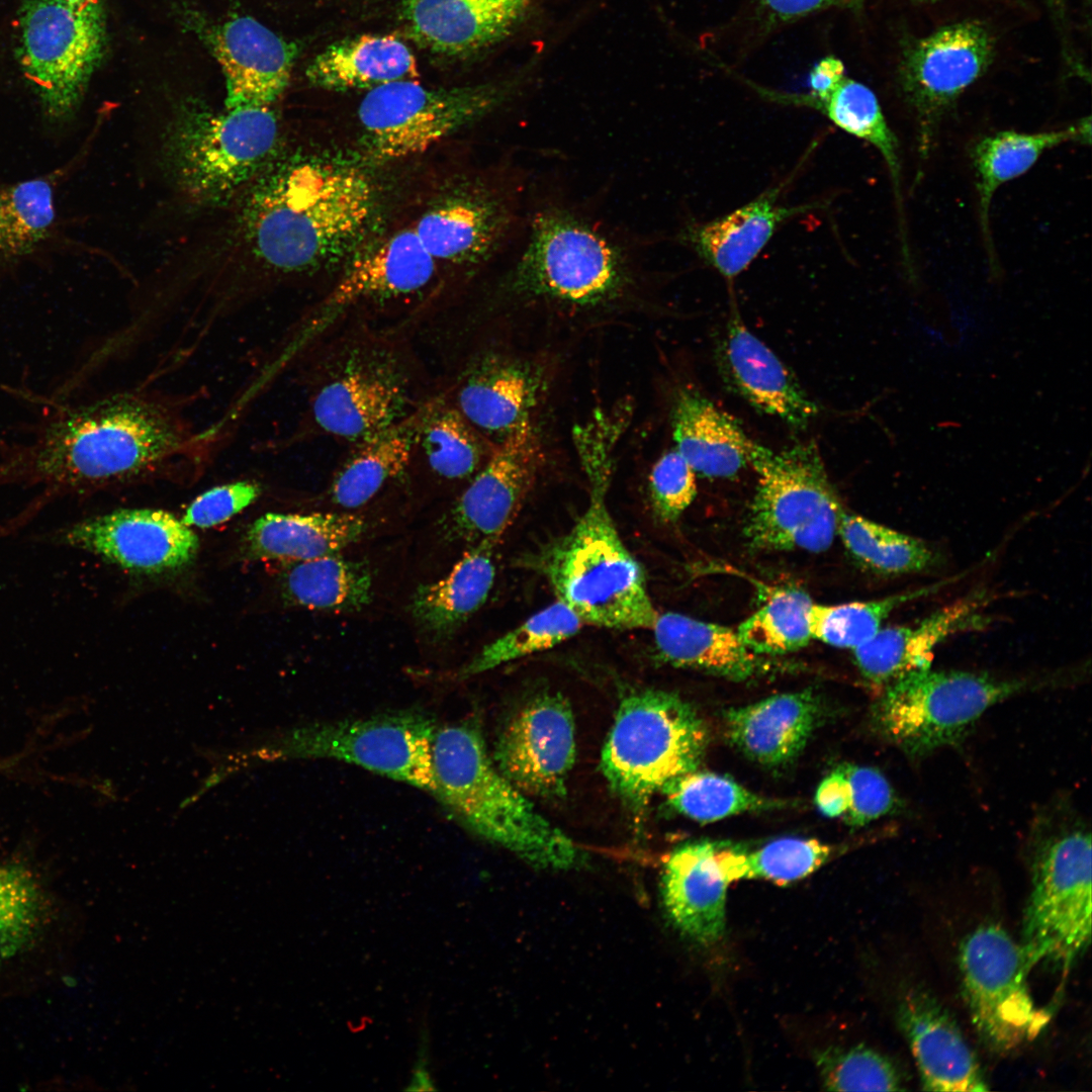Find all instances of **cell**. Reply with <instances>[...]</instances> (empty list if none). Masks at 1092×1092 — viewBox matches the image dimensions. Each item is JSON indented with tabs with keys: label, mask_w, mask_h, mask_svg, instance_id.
Segmentation results:
<instances>
[{
	"label": "cell",
	"mask_w": 1092,
	"mask_h": 1092,
	"mask_svg": "<svg viewBox=\"0 0 1092 1092\" xmlns=\"http://www.w3.org/2000/svg\"><path fill=\"white\" fill-rule=\"evenodd\" d=\"M187 399L136 384L65 411L0 458V486L41 487L0 523V534H18L60 497L203 463L216 447L187 419Z\"/></svg>",
	"instance_id": "6da1fadb"
},
{
	"label": "cell",
	"mask_w": 1092,
	"mask_h": 1092,
	"mask_svg": "<svg viewBox=\"0 0 1092 1092\" xmlns=\"http://www.w3.org/2000/svg\"><path fill=\"white\" fill-rule=\"evenodd\" d=\"M296 363L303 364L306 408L286 445L318 436L352 445L405 419L438 390L430 389L411 336L396 327L342 324Z\"/></svg>",
	"instance_id": "7a4b0ae2"
},
{
	"label": "cell",
	"mask_w": 1092,
	"mask_h": 1092,
	"mask_svg": "<svg viewBox=\"0 0 1092 1092\" xmlns=\"http://www.w3.org/2000/svg\"><path fill=\"white\" fill-rule=\"evenodd\" d=\"M622 429L621 421L606 414H594L574 428L589 499L570 532L547 550L543 571L558 600L583 624L651 629L658 612L643 569L622 541L607 503Z\"/></svg>",
	"instance_id": "3957f363"
},
{
	"label": "cell",
	"mask_w": 1092,
	"mask_h": 1092,
	"mask_svg": "<svg viewBox=\"0 0 1092 1092\" xmlns=\"http://www.w3.org/2000/svg\"><path fill=\"white\" fill-rule=\"evenodd\" d=\"M505 292L523 302L596 307L625 297L641 277L639 245L581 203L533 186L513 244Z\"/></svg>",
	"instance_id": "277c9868"
},
{
	"label": "cell",
	"mask_w": 1092,
	"mask_h": 1092,
	"mask_svg": "<svg viewBox=\"0 0 1092 1092\" xmlns=\"http://www.w3.org/2000/svg\"><path fill=\"white\" fill-rule=\"evenodd\" d=\"M242 209L254 253L281 272L331 263L364 235L374 192L359 170L323 162L271 164L250 184Z\"/></svg>",
	"instance_id": "5b68a950"
},
{
	"label": "cell",
	"mask_w": 1092,
	"mask_h": 1092,
	"mask_svg": "<svg viewBox=\"0 0 1092 1092\" xmlns=\"http://www.w3.org/2000/svg\"><path fill=\"white\" fill-rule=\"evenodd\" d=\"M432 762L433 795L469 831L543 869L567 870L585 859L499 771L475 722L438 727Z\"/></svg>",
	"instance_id": "8992f818"
},
{
	"label": "cell",
	"mask_w": 1092,
	"mask_h": 1092,
	"mask_svg": "<svg viewBox=\"0 0 1092 1092\" xmlns=\"http://www.w3.org/2000/svg\"><path fill=\"white\" fill-rule=\"evenodd\" d=\"M438 725L416 710L300 725L229 752L238 770L262 761L334 759L434 793L432 746Z\"/></svg>",
	"instance_id": "52a82bcc"
},
{
	"label": "cell",
	"mask_w": 1092,
	"mask_h": 1092,
	"mask_svg": "<svg viewBox=\"0 0 1092 1092\" xmlns=\"http://www.w3.org/2000/svg\"><path fill=\"white\" fill-rule=\"evenodd\" d=\"M278 121L270 106L214 111L188 104L162 134L164 166L187 197L202 204L226 202L274 158Z\"/></svg>",
	"instance_id": "ba28073f"
},
{
	"label": "cell",
	"mask_w": 1092,
	"mask_h": 1092,
	"mask_svg": "<svg viewBox=\"0 0 1092 1092\" xmlns=\"http://www.w3.org/2000/svg\"><path fill=\"white\" fill-rule=\"evenodd\" d=\"M708 736L703 719L678 696L657 690L633 693L619 706L601 767L613 791L639 808L697 770Z\"/></svg>",
	"instance_id": "9c48e42d"
},
{
	"label": "cell",
	"mask_w": 1092,
	"mask_h": 1092,
	"mask_svg": "<svg viewBox=\"0 0 1092 1092\" xmlns=\"http://www.w3.org/2000/svg\"><path fill=\"white\" fill-rule=\"evenodd\" d=\"M526 73L453 88H426L401 80L370 89L358 109L367 156L384 163L428 151L519 96Z\"/></svg>",
	"instance_id": "30bf717a"
},
{
	"label": "cell",
	"mask_w": 1092,
	"mask_h": 1092,
	"mask_svg": "<svg viewBox=\"0 0 1092 1092\" xmlns=\"http://www.w3.org/2000/svg\"><path fill=\"white\" fill-rule=\"evenodd\" d=\"M749 465L757 475L745 525L758 550H827L843 510L817 445L801 443L774 451L754 442Z\"/></svg>",
	"instance_id": "8fae6325"
},
{
	"label": "cell",
	"mask_w": 1092,
	"mask_h": 1092,
	"mask_svg": "<svg viewBox=\"0 0 1092 1092\" xmlns=\"http://www.w3.org/2000/svg\"><path fill=\"white\" fill-rule=\"evenodd\" d=\"M1028 687L988 673L919 669L884 687L875 722L907 755L921 757L953 744L989 708Z\"/></svg>",
	"instance_id": "7c38bea8"
},
{
	"label": "cell",
	"mask_w": 1092,
	"mask_h": 1092,
	"mask_svg": "<svg viewBox=\"0 0 1092 1092\" xmlns=\"http://www.w3.org/2000/svg\"><path fill=\"white\" fill-rule=\"evenodd\" d=\"M17 59L49 115L63 118L80 102L100 64L106 24L100 0H28L18 14Z\"/></svg>",
	"instance_id": "4fadbf2b"
},
{
	"label": "cell",
	"mask_w": 1092,
	"mask_h": 1092,
	"mask_svg": "<svg viewBox=\"0 0 1092 1092\" xmlns=\"http://www.w3.org/2000/svg\"><path fill=\"white\" fill-rule=\"evenodd\" d=\"M1091 912V835L1065 829L1034 859L1020 943L1029 971L1050 964L1068 975L1090 943Z\"/></svg>",
	"instance_id": "5bb4252c"
},
{
	"label": "cell",
	"mask_w": 1092,
	"mask_h": 1092,
	"mask_svg": "<svg viewBox=\"0 0 1092 1092\" xmlns=\"http://www.w3.org/2000/svg\"><path fill=\"white\" fill-rule=\"evenodd\" d=\"M959 966L972 1022L981 1040L998 1053L1032 1039L1049 1017L1029 993L1030 972L1020 946L1002 927L985 924L963 941Z\"/></svg>",
	"instance_id": "9a60e30c"
},
{
	"label": "cell",
	"mask_w": 1092,
	"mask_h": 1092,
	"mask_svg": "<svg viewBox=\"0 0 1092 1092\" xmlns=\"http://www.w3.org/2000/svg\"><path fill=\"white\" fill-rule=\"evenodd\" d=\"M436 260L413 228L401 230L354 260L327 296L289 332L272 356L288 368L313 344L342 325L364 303H386L424 290L434 279Z\"/></svg>",
	"instance_id": "2e32d148"
},
{
	"label": "cell",
	"mask_w": 1092,
	"mask_h": 1092,
	"mask_svg": "<svg viewBox=\"0 0 1092 1092\" xmlns=\"http://www.w3.org/2000/svg\"><path fill=\"white\" fill-rule=\"evenodd\" d=\"M993 54L991 32L972 20L944 25L905 50L899 83L916 120L921 163L929 157L943 117L986 72Z\"/></svg>",
	"instance_id": "e0dca14e"
},
{
	"label": "cell",
	"mask_w": 1092,
	"mask_h": 1092,
	"mask_svg": "<svg viewBox=\"0 0 1092 1092\" xmlns=\"http://www.w3.org/2000/svg\"><path fill=\"white\" fill-rule=\"evenodd\" d=\"M37 542L82 550L123 569L159 574L185 567L195 558L194 532L162 510H117L52 529Z\"/></svg>",
	"instance_id": "ac0fdd59"
},
{
	"label": "cell",
	"mask_w": 1092,
	"mask_h": 1092,
	"mask_svg": "<svg viewBox=\"0 0 1092 1092\" xmlns=\"http://www.w3.org/2000/svg\"><path fill=\"white\" fill-rule=\"evenodd\" d=\"M541 461L542 447L532 422L495 444L442 519L445 537L472 545L497 544L531 491Z\"/></svg>",
	"instance_id": "d6986e66"
},
{
	"label": "cell",
	"mask_w": 1092,
	"mask_h": 1092,
	"mask_svg": "<svg viewBox=\"0 0 1092 1092\" xmlns=\"http://www.w3.org/2000/svg\"><path fill=\"white\" fill-rule=\"evenodd\" d=\"M574 758L572 712L557 694L524 706L502 730L492 756L499 771L522 793L548 799L565 794Z\"/></svg>",
	"instance_id": "ffe728a7"
},
{
	"label": "cell",
	"mask_w": 1092,
	"mask_h": 1092,
	"mask_svg": "<svg viewBox=\"0 0 1092 1092\" xmlns=\"http://www.w3.org/2000/svg\"><path fill=\"white\" fill-rule=\"evenodd\" d=\"M543 382L542 373L533 364L484 352L467 359L442 388L465 419L497 444L531 423Z\"/></svg>",
	"instance_id": "44dd1931"
},
{
	"label": "cell",
	"mask_w": 1092,
	"mask_h": 1092,
	"mask_svg": "<svg viewBox=\"0 0 1092 1092\" xmlns=\"http://www.w3.org/2000/svg\"><path fill=\"white\" fill-rule=\"evenodd\" d=\"M534 0H401L410 36L432 53L470 57L510 37Z\"/></svg>",
	"instance_id": "7402d4cb"
},
{
	"label": "cell",
	"mask_w": 1092,
	"mask_h": 1092,
	"mask_svg": "<svg viewBox=\"0 0 1092 1092\" xmlns=\"http://www.w3.org/2000/svg\"><path fill=\"white\" fill-rule=\"evenodd\" d=\"M226 89L225 107L270 106L286 89L297 48L249 16L210 33Z\"/></svg>",
	"instance_id": "603a6c76"
},
{
	"label": "cell",
	"mask_w": 1092,
	"mask_h": 1092,
	"mask_svg": "<svg viewBox=\"0 0 1092 1092\" xmlns=\"http://www.w3.org/2000/svg\"><path fill=\"white\" fill-rule=\"evenodd\" d=\"M724 381L757 411L795 430L806 429L818 406L779 357L737 317L718 347Z\"/></svg>",
	"instance_id": "cb8c5ba5"
},
{
	"label": "cell",
	"mask_w": 1092,
	"mask_h": 1092,
	"mask_svg": "<svg viewBox=\"0 0 1092 1092\" xmlns=\"http://www.w3.org/2000/svg\"><path fill=\"white\" fill-rule=\"evenodd\" d=\"M899 1025L925 1091L988 1090L977 1059L949 1014L929 994L911 990L901 1001Z\"/></svg>",
	"instance_id": "d4e9b609"
},
{
	"label": "cell",
	"mask_w": 1092,
	"mask_h": 1092,
	"mask_svg": "<svg viewBox=\"0 0 1092 1092\" xmlns=\"http://www.w3.org/2000/svg\"><path fill=\"white\" fill-rule=\"evenodd\" d=\"M985 598L971 597L944 606L914 623L881 628L853 649L862 676L882 688L900 676L931 667L935 648L952 635L986 623Z\"/></svg>",
	"instance_id": "484cf974"
},
{
	"label": "cell",
	"mask_w": 1092,
	"mask_h": 1092,
	"mask_svg": "<svg viewBox=\"0 0 1092 1092\" xmlns=\"http://www.w3.org/2000/svg\"><path fill=\"white\" fill-rule=\"evenodd\" d=\"M729 884L716 857V843L691 842L673 850L662 878L663 902L672 922L699 943L719 941Z\"/></svg>",
	"instance_id": "4316f807"
},
{
	"label": "cell",
	"mask_w": 1092,
	"mask_h": 1092,
	"mask_svg": "<svg viewBox=\"0 0 1092 1092\" xmlns=\"http://www.w3.org/2000/svg\"><path fill=\"white\" fill-rule=\"evenodd\" d=\"M820 713L817 696L806 690L731 708L724 720L728 738L738 750L759 764L778 766L804 749Z\"/></svg>",
	"instance_id": "83f0119b"
},
{
	"label": "cell",
	"mask_w": 1092,
	"mask_h": 1092,
	"mask_svg": "<svg viewBox=\"0 0 1092 1092\" xmlns=\"http://www.w3.org/2000/svg\"><path fill=\"white\" fill-rule=\"evenodd\" d=\"M658 656L673 666L733 680L768 671L770 662L750 650L737 631L675 612L658 613L651 627Z\"/></svg>",
	"instance_id": "f1b7e54d"
},
{
	"label": "cell",
	"mask_w": 1092,
	"mask_h": 1092,
	"mask_svg": "<svg viewBox=\"0 0 1092 1092\" xmlns=\"http://www.w3.org/2000/svg\"><path fill=\"white\" fill-rule=\"evenodd\" d=\"M671 427L675 449L696 473L729 478L749 465L754 442L734 418L696 390L677 392Z\"/></svg>",
	"instance_id": "f546056e"
},
{
	"label": "cell",
	"mask_w": 1092,
	"mask_h": 1092,
	"mask_svg": "<svg viewBox=\"0 0 1092 1092\" xmlns=\"http://www.w3.org/2000/svg\"><path fill=\"white\" fill-rule=\"evenodd\" d=\"M779 191L767 190L721 218L688 224L680 234L681 241L721 275L737 276L757 257L779 224L813 207L778 205Z\"/></svg>",
	"instance_id": "4dcf8cb0"
},
{
	"label": "cell",
	"mask_w": 1092,
	"mask_h": 1092,
	"mask_svg": "<svg viewBox=\"0 0 1092 1092\" xmlns=\"http://www.w3.org/2000/svg\"><path fill=\"white\" fill-rule=\"evenodd\" d=\"M433 396L400 422L352 444L328 489L334 505L358 509L388 482L406 475L413 463L419 430Z\"/></svg>",
	"instance_id": "1f68e13d"
},
{
	"label": "cell",
	"mask_w": 1092,
	"mask_h": 1092,
	"mask_svg": "<svg viewBox=\"0 0 1092 1092\" xmlns=\"http://www.w3.org/2000/svg\"><path fill=\"white\" fill-rule=\"evenodd\" d=\"M496 544L471 545L443 578L419 585L410 604L421 633L444 643L485 603L495 577L492 553Z\"/></svg>",
	"instance_id": "d6a6232c"
},
{
	"label": "cell",
	"mask_w": 1092,
	"mask_h": 1092,
	"mask_svg": "<svg viewBox=\"0 0 1092 1092\" xmlns=\"http://www.w3.org/2000/svg\"><path fill=\"white\" fill-rule=\"evenodd\" d=\"M366 531L365 520L351 513H268L251 525L244 545L250 559L288 564L339 553Z\"/></svg>",
	"instance_id": "836d02e7"
},
{
	"label": "cell",
	"mask_w": 1092,
	"mask_h": 1092,
	"mask_svg": "<svg viewBox=\"0 0 1092 1092\" xmlns=\"http://www.w3.org/2000/svg\"><path fill=\"white\" fill-rule=\"evenodd\" d=\"M305 75L328 90L373 89L419 77L415 56L393 35L361 34L326 48L308 65Z\"/></svg>",
	"instance_id": "e575fe53"
},
{
	"label": "cell",
	"mask_w": 1092,
	"mask_h": 1092,
	"mask_svg": "<svg viewBox=\"0 0 1092 1092\" xmlns=\"http://www.w3.org/2000/svg\"><path fill=\"white\" fill-rule=\"evenodd\" d=\"M1070 142L1091 143L1089 116L1063 129L1034 133L998 131L978 140L972 147L980 225L991 261L995 260V252L989 211L995 192L1002 184L1027 172L1045 151Z\"/></svg>",
	"instance_id": "d590c367"
},
{
	"label": "cell",
	"mask_w": 1092,
	"mask_h": 1092,
	"mask_svg": "<svg viewBox=\"0 0 1092 1092\" xmlns=\"http://www.w3.org/2000/svg\"><path fill=\"white\" fill-rule=\"evenodd\" d=\"M765 95L778 101L818 109L840 129L867 141L881 153L889 169L897 201L902 248L907 247L902 207L900 146L887 123L875 93L862 83L845 76L821 98L809 94L789 95L770 91H766Z\"/></svg>",
	"instance_id": "8d00e7d4"
},
{
	"label": "cell",
	"mask_w": 1092,
	"mask_h": 1092,
	"mask_svg": "<svg viewBox=\"0 0 1092 1092\" xmlns=\"http://www.w3.org/2000/svg\"><path fill=\"white\" fill-rule=\"evenodd\" d=\"M280 586L286 603L309 610L354 612L373 598L369 565L339 553L288 563Z\"/></svg>",
	"instance_id": "74e56055"
},
{
	"label": "cell",
	"mask_w": 1092,
	"mask_h": 1092,
	"mask_svg": "<svg viewBox=\"0 0 1092 1092\" xmlns=\"http://www.w3.org/2000/svg\"><path fill=\"white\" fill-rule=\"evenodd\" d=\"M494 446L465 419L440 386L422 422L414 454L421 456L435 476L459 481L472 478Z\"/></svg>",
	"instance_id": "f35d334b"
},
{
	"label": "cell",
	"mask_w": 1092,
	"mask_h": 1092,
	"mask_svg": "<svg viewBox=\"0 0 1092 1092\" xmlns=\"http://www.w3.org/2000/svg\"><path fill=\"white\" fill-rule=\"evenodd\" d=\"M830 854V846L811 838L782 837L754 849L716 843V857L729 883L763 879L786 885L815 872Z\"/></svg>",
	"instance_id": "ab89813d"
},
{
	"label": "cell",
	"mask_w": 1092,
	"mask_h": 1092,
	"mask_svg": "<svg viewBox=\"0 0 1092 1092\" xmlns=\"http://www.w3.org/2000/svg\"><path fill=\"white\" fill-rule=\"evenodd\" d=\"M838 534L849 553L866 568L886 575L921 572L935 554L921 539L898 532L861 516L841 512Z\"/></svg>",
	"instance_id": "60d3db41"
},
{
	"label": "cell",
	"mask_w": 1092,
	"mask_h": 1092,
	"mask_svg": "<svg viewBox=\"0 0 1092 1092\" xmlns=\"http://www.w3.org/2000/svg\"><path fill=\"white\" fill-rule=\"evenodd\" d=\"M48 919V898L32 871L17 861L1 862L0 968L34 944Z\"/></svg>",
	"instance_id": "b9f144b4"
},
{
	"label": "cell",
	"mask_w": 1092,
	"mask_h": 1092,
	"mask_svg": "<svg viewBox=\"0 0 1092 1092\" xmlns=\"http://www.w3.org/2000/svg\"><path fill=\"white\" fill-rule=\"evenodd\" d=\"M582 626L580 618L566 604L557 600L485 645L461 667L458 676L467 678L550 649L576 635Z\"/></svg>",
	"instance_id": "7bdbcfd3"
},
{
	"label": "cell",
	"mask_w": 1092,
	"mask_h": 1092,
	"mask_svg": "<svg viewBox=\"0 0 1092 1092\" xmlns=\"http://www.w3.org/2000/svg\"><path fill=\"white\" fill-rule=\"evenodd\" d=\"M941 580L886 598L839 605L813 604L810 613L812 639L828 645L855 649L882 628V623L899 607L926 597L947 584Z\"/></svg>",
	"instance_id": "ee69618b"
},
{
	"label": "cell",
	"mask_w": 1092,
	"mask_h": 1092,
	"mask_svg": "<svg viewBox=\"0 0 1092 1092\" xmlns=\"http://www.w3.org/2000/svg\"><path fill=\"white\" fill-rule=\"evenodd\" d=\"M810 597L799 589H778L737 629L742 642L760 655L796 651L811 640Z\"/></svg>",
	"instance_id": "f6af8a7d"
},
{
	"label": "cell",
	"mask_w": 1092,
	"mask_h": 1092,
	"mask_svg": "<svg viewBox=\"0 0 1092 1092\" xmlns=\"http://www.w3.org/2000/svg\"><path fill=\"white\" fill-rule=\"evenodd\" d=\"M662 793L673 809L701 823L779 805L778 801L759 796L730 778L708 771L686 774L668 784Z\"/></svg>",
	"instance_id": "bcb514c9"
},
{
	"label": "cell",
	"mask_w": 1092,
	"mask_h": 1092,
	"mask_svg": "<svg viewBox=\"0 0 1092 1092\" xmlns=\"http://www.w3.org/2000/svg\"><path fill=\"white\" fill-rule=\"evenodd\" d=\"M54 217L50 180L0 186V252L6 256L29 253L48 236Z\"/></svg>",
	"instance_id": "7dc6e473"
},
{
	"label": "cell",
	"mask_w": 1092,
	"mask_h": 1092,
	"mask_svg": "<svg viewBox=\"0 0 1092 1092\" xmlns=\"http://www.w3.org/2000/svg\"><path fill=\"white\" fill-rule=\"evenodd\" d=\"M817 1064L827 1090H903L901 1077L892 1062L863 1045L826 1050L818 1055Z\"/></svg>",
	"instance_id": "c3c4849f"
},
{
	"label": "cell",
	"mask_w": 1092,
	"mask_h": 1092,
	"mask_svg": "<svg viewBox=\"0 0 1092 1092\" xmlns=\"http://www.w3.org/2000/svg\"><path fill=\"white\" fill-rule=\"evenodd\" d=\"M695 474L675 448L653 465L649 474V493L652 509L662 522H675L693 503L697 493Z\"/></svg>",
	"instance_id": "681fc988"
},
{
	"label": "cell",
	"mask_w": 1092,
	"mask_h": 1092,
	"mask_svg": "<svg viewBox=\"0 0 1092 1092\" xmlns=\"http://www.w3.org/2000/svg\"><path fill=\"white\" fill-rule=\"evenodd\" d=\"M848 785L849 807L843 820L851 826H863L888 813L897 805L888 780L876 768L841 765Z\"/></svg>",
	"instance_id": "f907efd6"
},
{
	"label": "cell",
	"mask_w": 1092,
	"mask_h": 1092,
	"mask_svg": "<svg viewBox=\"0 0 1092 1092\" xmlns=\"http://www.w3.org/2000/svg\"><path fill=\"white\" fill-rule=\"evenodd\" d=\"M261 493L262 486L253 480H240L214 486L198 495L188 506L181 521L188 527H213L242 512Z\"/></svg>",
	"instance_id": "816d5d0a"
},
{
	"label": "cell",
	"mask_w": 1092,
	"mask_h": 1092,
	"mask_svg": "<svg viewBox=\"0 0 1092 1092\" xmlns=\"http://www.w3.org/2000/svg\"><path fill=\"white\" fill-rule=\"evenodd\" d=\"M815 803L826 817L838 818L849 807L848 785L841 765L826 776L817 788Z\"/></svg>",
	"instance_id": "f5cc1de1"
},
{
	"label": "cell",
	"mask_w": 1092,
	"mask_h": 1092,
	"mask_svg": "<svg viewBox=\"0 0 1092 1092\" xmlns=\"http://www.w3.org/2000/svg\"><path fill=\"white\" fill-rule=\"evenodd\" d=\"M770 16L790 21L828 8L851 5L859 0H759Z\"/></svg>",
	"instance_id": "db71d44e"
},
{
	"label": "cell",
	"mask_w": 1092,
	"mask_h": 1092,
	"mask_svg": "<svg viewBox=\"0 0 1092 1092\" xmlns=\"http://www.w3.org/2000/svg\"><path fill=\"white\" fill-rule=\"evenodd\" d=\"M844 77V65L839 59L832 56L821 59L810 72L809 85L811 91L809 95L816 98L824 97Z\"/></svg>",
	"instance_id": "11a10c76"
},
{
	"label": "cell",
	"mask_w": 1092,
	"mask_h": 1092,
	"mask_svg": "<svg viewBox=\"0 0 1092 1092\" xmlns=\"http://www.w3.org/2000/svg\"><path fill=\"white\" fill-rule=\"evenodd\" d=\"M909 1L914 2V3L925 4V3H934V2H936L938 0H909Z\"/></svg>",
	"instance_id": "9f6ffc18"
},
{
	"label": "cell",
	"mask_w": 1092,
	"mask_h": 1092,
	"mask_svg": "<svg viewBox=\"0 0 1092 1092\" xmlns=\"http://www.w3.org/2000/svg\"><path fill=\"white\" fill-rule=\"evenodd\" d=\"M67 1L70 2V3H80V2L85 1V0H67Z\"/></svg>",
	"instance_id": "6f0895ef"
}]
</instances>
